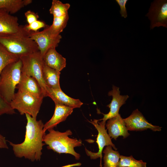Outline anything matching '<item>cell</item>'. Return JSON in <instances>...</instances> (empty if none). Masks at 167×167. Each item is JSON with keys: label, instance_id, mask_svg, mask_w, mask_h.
<instances>
[{"label": "cell", "instance_id": "83f0119b", "mask_svg": "<svg viewBox=\"0 0 167 167\" xmlns=\"http://www.w3.org/2000/svg\"><path fill=\"white\" fill-rule=\"evenodd\" d=\"M115 1L119 6L120 8V13L121 17L125 18L127 16V10L126 8V5L128 1V0H116Z\"/></svg>", "mask_w": 167, "mask_h": 167}, {"label": "cell", "instance_id": "7c38bea8", "mask_svg": "<svg viewBox=\"0 0 167 167\" xmlns=\"http://www.w3.org/2000/svg\"><path fill=\"white\" fill-rule=\"evenodd\" d=\"M108 95L112 97L110 103L107 106L109 108V111L107 114L102 113L104 117L102 118L99 119V121L106 122L108 119L118 115L120 107L126 103L129 97L127 95H121L119 88L114 85L112 86V89L109 92Z\"/></svg>", "mask_w": 167, "mask_h": 167}, {"label": "cell", "instance_id": "d6986e66", "mask_svg": "<svg viewBox=\"0 0 167 167\" xmlns=\"http://www.w3.org/2000/svg\"><path fill=\"white\" fill-rule=\"evenodd\" d=\"M32 2V0H0V9H4L11 14H13Z\"/></svg>", "mask_w": 167, "mask_h": 167}, {"label": "cell", "instance_id": "52a82bcc", "mask_svg": "<svg viewBox=\"0 0 167 167\" xmlns=\"http://www.w3.org/2000/svg\"><path fill=\"white\" fill-rule=\"evenodd\" d=\"M28 36L36 44L43 58L49 49L58 46L62 38L60 34L57 36L53 34L49 30V26H47L41 31L29 32Z\"/></svg>", "mask_w": 167, "mask_h": 167}, {"label": "cell", "instance_id": "44dd1931", "mask_svg": "<svg viewBox=\"0 0 167 167\" xmlns=\"http://www.w3.org/2000/svg\"><path fill=\"white\" fill-rule=\"evenodd\" d=\"M19 59V57L10 52L0 43V75L6 66Z\"/></svg>", "mask_w": 167, "mask_h": 167}, {"label": "cell", "instance_id": "3957f363", "mask_svg": "<svg viewBox=\"0 0 167 167\" xmlns=\"http://www.w3.org/2000/svg\"><path fill=\"white\" fill-rule=\"evenodd\" d=\"M29 32L24 28L9 36L0 37V43L11 53L19 58L39 51L36 42L29 36Z\"/></svg>", "mask_w": 167, "mask_h": 167}, {"label": "cell", "instance_id": "5bb4252c", "mask_svg": "<svg viewBox=\"0 0 167 167\" xmlns=\"http://www.w3.org/2000/svg\"><path fill=\"white\" fill-rule=\"evenodd\" d=\"M16 88L38 98L44 97L41 88L36 79L22 73L20 81Z\"/></svg>", "mask_w": 167, "mask_h": 167}, {"label": "cell", "instance_id": "603a6c76", "mask_svg": "<svg viewBox=\"0 0 167 167\" xmlns=\"http://www.w3.org/2000/svg\"><path fill=\"white\" fill-rule=\"evenodd\" d=\"M70 7L69 3H63L59 0H53L49 12L53 17H61L68 14V11Z\"/></svg>", "mask_w": 167, "mask_h": 167}, {"label": "cell", "instance_id": "7a4b0ae2", "mask_svg": "<svg viewBox=\"0 0 167 167\" xmlns=\"http://www.w3.org/2000/svg\"><path fill=\"white\" fill-rule=\"evenodd\" d=\"M49 133L43 137V142L47 145V148L59 154H69L73 156L75 159H80V155L76 152L74 148L82 145V140L76 138H71L68 136L72 134L68 130L64 132H60L53 129L48 130Z\"/></svg>", "mask_w": 167, "mask_h": 167}, {"label": "cell", "instance_id": "9a60e30c", "mask_svg": "<svg viewBox=\"0 0 167 167\" xmlns=\"http://www.w3.org/2000/svg\"><path fill=\"white\" fill-rule=\"evenodd\" d=\"M55 108L54 114L51 118L44 126L43 131L53 129L58 124L65 121L73 112V108L58 103H55Z\"/></svg>", "mask_w": 167, "mask_h": 167}, {"label": "cell", "instance_id": "e0dca14e", "mask_svg": "<svg viewBox=\"0 0 167 167\" xmlns=\"http://www.w3.org/2000/svg\"><path fill=\"white\" fill-rule=\"evenodd\" d=\"M44 63L48 66L60 72L66 66V59L58 53L56 48L49 49L43 58Z\"/></svg>", "mask_w": 167, "mask_h": 167}, {"label": "cell", "instance_id": "7402d4cb", "mask_svg": "<svg viewBox=\"0 0 167 167\" xmlns=\"http://www.w3.org/2000/svg\"><path fill=\"white\" fill-rule=\"evenodd\" d=\"M68 19V14L61 17H53L52 24L49 26L51 32L56 36L60 35L66 27Z\"/></svg>", "mask_w": 167, "mask_h": 167}, {"label": "cell", "instance_id": "30bf717a", "mask_svg": "<svg viewBox=\"0 0 167 167\" xmlns=\"http://www.w3.org/2000/svg\"><path fill=\"white\" fill-rule=\"evenodd\" d=\"M18 20L17 17L0 9V37L12 36L23 30L24 26L19 25Z\"/></svg>", "mask_w": 167, "mask_h": 167}, {"label": "cell", "instance_id": "4fadbf2b", "mask_svg": "<svg viewBox=\"0 0 167 167\" xmlns=\"http://www.w3.org/2000/svg\"><path fill=\"white\" fill-rule=\"evenodd\" d=\"M107 120L105 126L111 139L116 140L119 136H122L123 138H126L129 135L123 119L119 114Z\"/></svg>", "mask_w": 167, "mask_h": 167}, {"label": "cell", "instance_id": "484cf974", "mask_svg": "<svg viewBox=\"0 0 167 167\" xmlns=\"http://www.w3.org/2000/svg\"><path fill=\"white\" fill-rule=\"evenodd\" d=\"M46 24L43 21L37 20L32 23L24 26L25 29L28 32H36L42 28L47 26Z\"/></svg>", "mask_w": 167, "mask_h": 167}, {"label": "cell", "instance_id": "9c48e42d", "mask_svg": "<svg viewBox=\"0 0 167 167\" xmlns=\"http://www.w3.org/2000/svg\"><path fill=\"white\" fill-rule=\"evenodd\" d=\"M146 15L151 21L150 28L162 26L167 27V0H156L151 3Z\"/></svg>", "mask_w": 167, "mask_h": 167}, {"label": "cell", "instance_id": "8992f818", "mask_svg": "<svg viewBox=\"0 0 167 167\" xmlns=\"http://www.w3.org/2000/svg\"><path fill=\"white\" fill-rule=\"evenodd\" d=\"M43 100L18 90L10 104L11 108L17 110L20 114H28L36 118Z\"/></svg>", "mask_w": 167, "mask_h": 167}, {"label": "cell", "instance_id": "277c9868", "mask_svg": "<svg viewBox=\"0 0 167 167\" xmlns=\"http://www.w3.org/2000/svg\"><path fill=\"white\" fill-rule=\"evenodd\" d=\"M22 62L20 59L6 66L0 75V92L10 103L14 97L15 89L21 75Z\"/></svg>", "mask_w": 167, "mask_h": 167}, {"label": "cell", "instance_id": "d4e9b609", "mask_svg": "<svg viewBox=\"0 0 167 167\" xmlns=\"http://www.w3.org/2000/svg\"><path fill=\"white\" fill-rule=\"evenodd\" d=\"M15 113L10 103L5 99L0 92V115L3 114H11Z\"/></svg>", "mask_w": 167, "mask_h": 167}, {"label": "cell", "instance_id": "f546056e", "mask_svg": "<svg viewBox=\"0 0 167 167\" xmlns=\"http://www.w3.org/2000/svg\"></svg>", "mask_w": 167, "mask_h": 167}, {"label": "cell", "instance_id": "ac0fdd59", "mask_svg": "<svg viewBox=\"0 0 167 167\" xmlns=\"http://www.w3.org/2000/svg\"><path fill=\"white\" fill-rule=\"evenodd\" d=\"M60 72L46 66L44 63L43 75L47 86L54 89H61L59 83Z\"/></svg>", "mask_w": 167, "mask_h": 167}, {"label": "cell", "instance_id": "f1b7e54d", "mask_svg": "<svg viewBox=\"0 0 167 167\" xmlns=\"http://www.w3.org/2000/svg\"><path fill=\"white\" fill-rule=\"evenodd\" d=\"M8 148L5 138L0 134V148Z\"/></svg>", "mask_w": 167, "mask_h": 167}, {"label": "cell", "instance_id": "6da1fadb", "mask_svg": "<svg viewBox=\"0 0 167 167\" xmlns=\"http://www.w3.org/2000/svg\"><path fill=\"white\" fill-rule=\"evenodd\" d=\"M27 120L24 141L21 143L15 144L9 142L13 148L15 156L24 157L32 161H40L42 154L44 124L41 120L37 121L28 114H25Z\"/></svg>", "mask_w": 167, "mask_h": 167}, {"label": "cell", "instance_id": "8fae6325", "mask_svg": "<svg viewBox=\"0 0 167 167\" xmlns=\"http://www.w3.org/2000/svg\"><path fill=\"white\" fill-rule=\"evenodd\" d=\"M127 129L130 131H141L150 129L153 131H160L161 127L148 122L142 114L137 109L128 117L123 119Z\"/></svg>", "mask_w": 167, "mask_h": 167}, {"label": "cell", "instance_id": "2e32d148", "mask_svg": "<svg viewBox=\"0 0 167 167\" xmlns=\"http://www.w3.org/2000/svg\"><path fill=\"white\" fill-rule=\"evenodd\" d=\"M47 96L50 97L55 103L69 106L73 109L79 108L83 103L79 99L71 98L60 89H51L48 87Z\"/></svg>", "mask_w": 167, "mask_h": 167}, {"label": "cell", "instance_id": "cb8c5ba5", "mask_svg": "<svg viewBox=\"0 0 167 167\" xmlns=\"http://www.w3.org/2000/svg\"><path fill=\"white\" fill-rule=\"evenodd\" d=\"M146 164L142 160H135L132 155L129 156L120 155L118 167H147Z\"/></svg>", "mask_w": 167, "mask_h": 167}, {"label": "cell", "instance_id": "4316f807", "mask_svg": "<svg viewBox=\"0 0 167 167\" xmlns=\"http://www.w3.org/2000/svg\"><path fill=\"white\" fill-rule=\"evenodd\" d=\"M25 16L28 24L38 20L39 16L37 13L30 10H28L24 13Z\"/></svg>", "mask_w": 167, "mask_h": 167}, {"label": "cell", "instance_id": "5b68a950", "mask_svg": "<svg viewBox=\"0 0 167 167\" xmlns=\"http://www.w3.org/2000/svg\"><path fill=\"white\" fill-rule=\"evenodd\" d=\"M22 62L21 73L33 77L37 81L44 97L47 96L48 87L43 78V58L39 51L20 58Z\"/></svg>", "mask_w": 167, "mask_h": 167}, {"label": "cell", "instance_id": "ba28073f", "mask_svg": "<svg viewBox=\"0 0 167 167\" xmlns=\"http://www.w3.org/2000/svg\"><path fill=\"white\" fill-rule=\"evenodd\" d=\"M89 122L95 127L98 131L96 142L98 145L99 150L97 152H93L85 148V152L87 155L92 159H96L100 157L101 160L100 167H102L101 164L102 152L104 147L111 146L115 150H117V149L113 143L111 139L107 132V130L105 129V121L101 120L99 122V120L94 119Z\"/></svg>", "mask_w": 167, "mask_h": 167}, {"label": "cell", "instance_id": "ffe728a7", "mask_svg": "<svg viewBox=\"0 0 167 167\" xmlns=\"http://www.w3.org/2000/svg\"><path fill=\"white\" fill-rule=\"evenodd\" d=\"M103 167H118L120 155L118 151L114 150L111 146H107L103 152Z\"/></svg>", "mask_w": 167, "mask_h": 167}]
</instances>
